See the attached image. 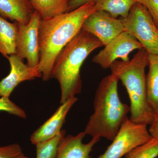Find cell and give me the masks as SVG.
Listing matches in <instances>:
<instances>
[{
    "mask_svg": "<svg viewBox=\"0 0 158 158\" xmlns=\"http://www.w3.org/2000/svg\"><path fill=\"white\" fill-rule=\"evenodd\" d=\"M95 11V3H89L53 18L41 19L38 29L40 62L37 68L44 81L51 79L58 55L80 32L87 18Z\"/></svg>",
    "mask_w": 158,
    "mask_h": 158,
    "instance_id": "obj_1",
    "label": "cell"
},
{
    "mask_svg": "<svg viewBox=\"0 0 158 158\" xmlns=\"http://www.w3.org/2000/svg\"><path fill=\"white\" fill-rule=\"evenodd\" d=\"M118 79L112 74L99 84L94 100V112L84 131L92 138L112 141L127 118L130 107L123 102L118 92Z\"/></svg>",
    "mask_w": 158,
    "mask_h": 158,
    "instance_id": "obj_2",
    "label": "cell"
},
{
    "mask_svg": "<svg viewBox=\"0 0 158 158\" xmlns=\"http://www.w3.org/2000/svg\"><path fill=\"white\" fill-rule=\"evenodd\" d=\"M102 46L103 45L97 38L81 28L59 53L51 78L56 79L60 85L61 104L81 93L82 64L94 50Z\"/></svg>",
    "mask_w": 158,
    "mask_h": 158,
    "instance_id": "obj_3",
    "label": "cell"
},
{
    "mask_svg": "<svg viewBox=\"0 0 158 158\" xmlns=\"http://www.w3.org/2000/svg\"><path fill=\"white\" fill-rule=\"evenodd\" d=\"M148 56L145 49H140L131 60L127 62L116 60L109 68L111 74L121 81L127 91L130 101V120L150 125L155 113L148 100L145 69L148 65Z\"/></svg>",
    "mask_w": 158,
    "mask_h": 158,
    "instance_id": "obj_4",
    "label": "cell"
},
{
    "mask_svg": "<svg viewBox=\"0 0 158 158\" xmlns=\"http://www.w3.org/2000/svg\"><path fill=\"white\" fill-rule=\"evenodd\" d=\"M121 19L125 32L137 39L148 54L158 55V28L144 6L136 2L127 17Z\"/></svg>",
    "mask_w": 158,
    "mask_h": 158,
    "instance_id": "obj_5",
    "label": "cell"
},
{
    "mask_svg": "<svg viewBox=\"0 0 158 158\" xmlns=\"http://www.w3.org/2000/svg\"><path fill=\"white\" fill-rule=\"evenodd\" d=\"M147 126L133 122L127 117L112 143L97 158H121L132 150L149 141L152 137Z\"/></svg>",
    "mask_w": 158,
    "mask_h": 158,
    "instance_id": "obj_6",
    "label": "cell"
},
{
    "mask_svg": "<svg viewBox=\"0 0 158 158\" xmlns=\"http://www.w3.org/2000/svg\"><path fill=\"white\" fill-rule=\"evenodd\" d=\"M41 19L38 12L34 11L28 23L16 22L18 34L16 55L23 60L27 59V65L31 67H37L39 64L38 34Z\"/></svg>",
    "mask_w": 158,
    "mask_h": 158,
    "instance_id": "obj_7",
    "label": "cell"
},
{
    "mask_svg": "<svg viewBox=\"0 0 158 158\" xmlns=\"http://www.w3.org/2000/svg\"><path fill=\"white\" fill-rule=\"evenodd\" d=\"M143 48L141 43L127 32H122L112 40L93 57L92 62L103 69L109 68L116 59L129 61V55L135 50Z\"/></svg>",
    "mask_w": 158,
    "mask_h": 158,
    "instance_id": "obj_8",
    "label": "cell"
},
{
    "mask_svg": "<svg viewBox=\"0 0 158 158\" xmlns=\"http://www.w3.org/2000/svg\"><path fill=\"white\" fill-rule=\"evenodd\" d=\"M82 29L97 38L103 46L125 31L121 19L103 11H95L90 15L83 23Z\"/></svg>",
    "mask_w": 158,
    "mask_h": 158,
    "instance_id": "obj_9",
    "label": "cell"
},
{
    "mask_svg": "<svg viewBox=\"0 0 158 158\" xmlns=\"http://www.w3.org/2000/svg\"><path fill=\"white\" fill-rule=\"evenodd\" d=\"M10 65L9 74L0 81V97H9L20 83L42 78L37 67H31L23 62L16 54L8 58Z\"/></svg>",
    "mask_w": 158,
    "mask_h": 158,
    "instance_id": "obj_10",
    "label": "cell"
},
{
    "mask_svg": "<svg viewBox=\"0 0 158 158\" xmlns=\"http://www.w3.org/2000/svg\"><path fill=\"white\" fill-rule=\"evenodd\" d=\"M77 101L76 97H74L61 104L50 118L32 134L31 137V143L36 145L59 135L68 112Z\"/></svg>",
    "mask_w": 158,
    "mask_h": 158,
    "instance_id": "obj_11",
    "label": "cell"
},
{
    "mask_svg": "<svg viewBox=\"0 0 158 158\" xmlns=\"http://www.w3.org/2000/svg\"><path fill=\"white\" fill-rule=\"evenodd\" d=\"M86 135L83 131L77 135L65 136L59 144L56 158H91L90 152L100 138H92L88 143H84Z\"/></svg>",
    "mask_w": 158,
    "mask_h": 158,
    "instance_id": "obj_12",
    "label": "cell"
},
{
    "mask_svg": "<svg viewBox=\"0 0 158 158\" xmlns=\"http://www.w3.org/2000/svg\"><path fill=\"white\" fill-rule=\"evenodd\" d=\"M34 11L30 0H0V15L6 19L28 24Z\"/></svg>",
    "mask_w": 158,
    "mask_h": 158,
    "instance_id": "obj_13",
    "label": "cell"
},
{
    "mask_svg": "<svg viewBox=\"0 0 158 158\" xmlns=\"http://www.w3.org/2000/svg\"><path fill=\"white\" fill-rule=\"evenodd\" d=\"M18 26L0 15V53L8 59L16 53Z\"/></svg>",
    "mask_w": 158,
    "mask_h": 158,
    "instance_id": "obj_14",
    "label": "cell"
},
{
    "mask_svg": "<svg viewBox=\"0 0 158 158\" xmlns=\"http://www.w3.org/2000/svg\"><path fill=\"white\" fill-rule=\"evenodd\" d=\"M69 0H30L34 11L40 15L42 20L53 18L69 12Z\"/></svg>",
    "mask_w": 158,
    "mask_h": 158,
    "instance_id": "obj_15",
    "label": "cell"
},
{
    "mask_svg": "<svg viewBox=\"0 0 158 158\" xmlns=\"http://www.w3.org/2000/svg\"><path fill=\"white\" fill-rule=\"evenodd\" d=\"M149 70L146 75L148 100L155 113L158 111V55L148 54Z\"/></svg>",
    "mask_w": 158,
    "mask_h": 158,
    "instance_id": "obj_16",
    "label": "cell"
},
{
    "mask_svg": "<svg viewBox=\"0 0 158 158\" xmlns=\"http://www.w3.org/2000/svg\"><path fill=\"white\" fill-rule=\"evenodd\" d=\"M136 2V0H97L95 11H106L116 18L120 16L125 19Z\"/></svg>",
    "mask_w": 158,
    "mask_h": 158,
    "instance_id": "obj_17",
    "label": "cell"
},
{
    "mask_svg": "<svg viewBox=\"0 0 158 158\" xmlns=\"http://www.w3.org/2000/svg\"><path fill=\"white\" fill-rule=\"evenodd\" d=\"M65 136V131L62 130L56 137L36 144V158H56L59 144Z\"/></svg>",
    "mask_w": 158,
    "mask_h": 158,
    "instance_id": "obj_18",
    "label": "cell"
},
{
    "mask_svg": "<svg viewBox=\"0 0 158 158\" xmlns=\"http://www.w3.org/2000/svg\"><path fill=\"white\" fill-rule=\"evenodd\" d=\"M158 156V138L152 137L149 141L132 150L125 158H156Z\"/></svg>",
    "mask_w": 158,
    "mask_h": 158,
    "instance_id": "obj_19",
    "label": "cell"
},
{
    "mask_svg": "<svg viewBox=\"0 0 158 158\" xmlns=\"http://www.w3.org/2000/svg\"><path fill=\"white\" fill-rule=\"evenodd\" d=\"M0 111H5L20 118L27 117L25 112L7 97H0Z\"/></svg>",
    "mask_w": 158,
    "mask_h": 158,
    "instance_id": "obj_20",
    "label": "cell"
},
{
    "mask_svg": "<svg viewBox=\"0 0 158 158\" xmlns=\"http://www.w3.org/2000/svg\"><path fill=\"white\" fill-rule=\"evenodd\" d=\"M25 156L19 144L0 146V158H24Z\"/></svg>",
    "mask_w": 158,
    "mask_h": 158,
    "instance_id": "obj_21",
    "label": "cell"
},
{
    "mask_svg": "<svg viewBox=\"0 0 158 158\" xmlns=\"http://www.w3.org/2000/svg\"><path fill=\"white\" fill-rule=\"evenodd\" d=\"M149 12L158 28V0H136Z\"/></svg>",
    "mask_w": 158,
    "mask_h": 158,
    "instance_id": "obj_22",
    "label": "cell"
},
{
    "mask_svg": "<svg viewBox=\"0 0 158 158\" xmlns=\"http://www.w3.org/2000/svg\"><path fill=\"white\" fill-rule=\"evenodd\" d=\"M97 0H69V12L73 11L81 6L89 3H94Z\"/></svg>",
    "mask_w": 158,
    "mask_h": 158,
    "instance_id": "obj_23",
    "label": "cell"
},
{
    "mask_svg": "<svg viewBox=\"0 0 158 158\" xmlns=\"http://www.w3.org/2000/svg\"><path fill=\"white\" fill-rule=\"evenodd\" d=\"M149 126L148 130L151 135L152 137L158 138V111L155 113L153 120Z\"/></svg>",
    "mask_w": 158,
    "mask_h": 158,
    "instance_id": "obj_24",
    "label": "cell"
},
{
    "mask_svg": "<svg viewBox=\"0 0 158 158\" xmlns=\"http://www.w3.org/2000/svg\"><path fill=\"white\" fill-rule=\"evenodd\" d=\"M28 158L27 157V156H25V158Z\"/></svg>",
    "mask_w": 158,
    "mask_h": 158,
    "instance_id": "obj_25",
    "label": "cell"
}]
</instances>
